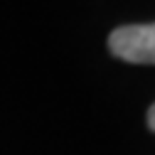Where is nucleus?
Segmentation results:
<instances>
[{
  "instance_id": "2",
  "label": "nucleus",
  "mask_w": 155,
  "mask_h": 155,
  "mask_svg": "<svg viewBox=\"0 0 155 155\" xmlns=\"http://www.w3.org/2000/svg\"><path fill=\"white\" fill-rule=\"evenodd\" d=\"M148 128H150V130H155V104L148 108Z\"/></svg>"
},
{
  "instance_id": "1",
  "label": "nucleus",
  "mask_w": 155,
  "mask_h": 155,
  "mask_svg": "<svg viewBox=\"0 0 155 155\" xmlns=\"http://www.w3.org/2000/svg\"><path fill=\"white\" fill-rule=\"evenodd\" d=\"M108 49L130 64H155V22L116 27L108 35Z\"/></svg>"
}]
</instances>
